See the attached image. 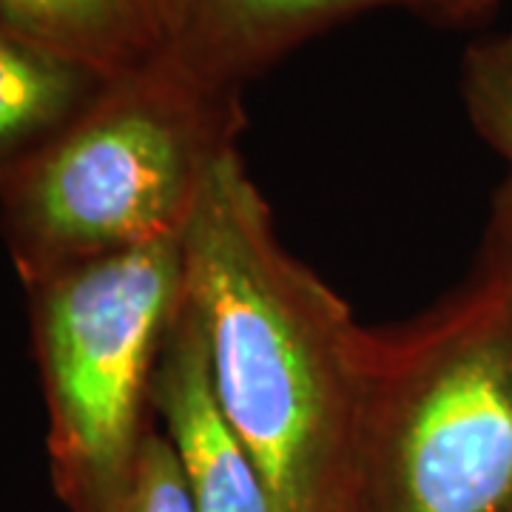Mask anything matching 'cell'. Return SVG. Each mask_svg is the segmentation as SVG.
Segmentation results:
<instances>
[{"label": "cell", "instance_id": "cell-2", "mask_svg": "<svg viewBox=\"0 0 512 512\" xmlns=\"http://www.w3.org/2000/svg\"><path fill=\"white\" fill-rule=\"evenodd\" d=\"M350 512H512V220L495 197L473 274L367 330Z\"/></svg>", "mask_w": 512, "mask_h": 512}, {"label": "cell", "instance_id": "cell-13", "mask_svg": "<svg viewBox=\"0 0 512 512\" xmlns=\"http://www.w3.org/2000/svg\"><path fill=\"white\" fill-rule=\"evenodd\" d=\"M345 512H350V510H345Z\"/></svg>", "mask_w": 512, "mask_h": 512}, {"label": "cell", "instance_id": "cell-5", "mask_svg": "<svg viewBox=\"0 0 512 512\" xmlns=\"http://www.w3.org/2000/svg\"><path fill=\"white\" fill-rule=\"evenodd\" d=\"M501 0H180L165 52L222 89H242L276 60L336 23L399 9L439 29H473Z\"/></svg>", "mask_w": 512, "mask_h": 512}, {"label": "cell", "instance_id": "cell-3", "mask_svg": "<svg viewBox=\"0 0 512 512\" xmlns=\"http://www.w3.org/2000/svg\"><path fill=\"white\" fill-rule=\"evenodd\" d=\"M245 123L222 89L168 52L109 80L72 126L0 188V234L23 288L183 239L208 174Z\"/></svg>", "mask_w": 512, "mask_h": 512}, {"label": "cell", "instance_id": "cell-6", "mask_svg": "<svg viewBox=\"0 0 512 512\" xmlns=\"http://www.w3.org/2000/svg\"><path fill=\"white\" fill-rule=\"evenodd\" d=\"M151 404L194 512H279L265 476L217 399L200 322L185 302L165 336Z\"/></svg>", "mask_w": 512, "mask_h": 512}, {"label": "cell", "instance_id": "cell-9", "mask_svg": "<svg viewBox=\"0 0 512 512\" xmlns=\"http://www.w3.org/2000/svg\"><path fill=\"white\" fill-rule=\"evenodd\" d=\"M458 89L478 137L512 168V32L464 52Z\"/></svg>", "mask_w": 512, "mask_h": 512}, {"label": "cell", "instance_id": "cell-11", "mask_svg": "<svg viewBox=\"0 0 512 512\" xmlns=\"http://www.w3.org/2000/svg\"><path fill=\"white\" fill-rule=\"evenodd\" d=\"M140 3L146 6L148 15L154 18L165 46H168V37H171V29L177 23V12H180V0H140Z\"/></svg>", "mask_w": 512, "mask_h": 512}, {"label": "cell", "instance_id": "cell-4", "mask_svg": "<svg viewBox=\"0 0 512 512\" xmlns=\"http://www.w3.org/2000/svg\"><path fill=\"white\" fill-rule=\"evenodd\" d=\"M26 293L57 498L69 512H120L157 424L151 387L183 302V239L97 259Z\"/></svg>", "mask_w": 512, "mask_h": 512}, {"label": "cell", "instance_id": "cell-8", "mask_svg": "<svg viewBox=\"0 0 512 512\" xmlns=\"http://www.w3.org/2000/svg\"><path fill=\"white\" fill-rule=\"evenodd\" d=\"M0 23L106 77L134 72L165 49L140 0H0Z\"/></svg>", "mask_w": 512, "mask_h": 512}, {"label": "cell", "instance_id": "cell-1", "mask_svg": "<svg viewBox=\"0 0 512 512\" xmlns=\"http://www.w3.org/2000/svg\"><path fill=\"white\" fill-rule=\"evenodd\" d=\"M183 302L222 410L279 512L350 510L367 328L282 245L237 146L185 225Z\"/></svg>", "mask_w": 512, "mask_h": 512}, {"label": "cell", "instance_id": "cell-12", "mask_svg": "<svg viewBox=\"0 0 512 512\" xmlns=\"http://www.w3.org/2000/svg\"><path fill=\"white\" fill-rule=\"evenodd\" d=\"M495 200L504 205V211L510 214V220H512V174H510V180H507V183H504L501 188H498V191H495Z\"/></svg>", "mask_w": 512, "mask_h": 512}, {"label": "cell", "instance_id": "cell-7", "mask_svg": "<svg viewBox=\"0 0 512 512\" xmlns=\"http://www.w3.org/2000/svg\"><path fill=\"white\" fill-rule=\"evenodd\" d=\"M109 80L0 23V188L72 126Z\"/></svg>", "mask_w": 512, "mask_h": 512}, {"label": "cell", "instance_id": "cell-10", "mask_svg": "<svg viewBox=\"0 0 512 512\" xmlns=\"http://www.w3.org/2000/svg\"><path fill=\"white\" fill-rule=\"evenodd\" d=\"M120 512H194L177 456L160 424H154L148 433L131 490Z\"/></svg>", "mask_w": 512, "mask_h": 512}]
</instances>
